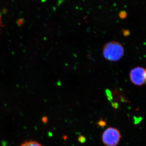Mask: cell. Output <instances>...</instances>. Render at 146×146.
Listing matches in <instances>:
<instances>
[{"instance_id": "7", "label": "cell", "mask_w": 146, "mask_h": 146, "mask_svg": "<svg viewBox=\"0 0 146 146\" xmlns=\"http://www.w3.org/2000/svg\"><path fill=\"white\" fill-rule=\"evenodd\" d=\"M127 16V13L125 11H122L120 12L119 16L121 18H125Z\"/></svg>"}, {"instance_id": "5", "label": "cell", "mask_w": 146, "mask_h": 146, "mask_svg": "<svg viewBox=\"0 0 146 146\" xmlns=\"http://www.w3.org/2000/svg\"><path fill=\"white\" fill-rule=\"evenodd\" d=\"M97 125H98V127H103L106 125V123L103 120L101 119L97 123Z\"/></svg>"}, {"instance_id": "6", "label": "cell", "mask_w": 146, "mask_h": 146, "mask_svg": "<svg viewBox=\"0 0 146 146\" xmlns=\"http://www.w3.org/2000/svg\"><path fill=\"white\" fill-rule=\"evenodd\" d=\"M86 138L84 136H80L78 137V141L80 143H85L86 141Z\"/></svg>"}, {"instance_id": "4", "label": "cell", "mask_w": 146, "mask_h": 146, "mask_svg": "<svg viewBox=\"0 0 146 146\" xmlns=\"http://www.w3.org/2000/svg\"><path fill=\"white\" fill-rule=\"evenodd\" d=\"M20 146H44L40 143L34 141H26L21 144Z\"/></svg>"}, {"instance_id": "3", "label": "cell", "mask_w": 146, "mask_h": 146, "mask_svg": "<svg viewBox=\"0 0 146 146\" xmlns=\"http://www.w3.org/2000/svg\"><path fill=\"white\" fill-rule=\"evenodd\" d=\"M131 82L134 85L141 86L146 84V68L137 66L129 73Z\"/></svg>"}, {"instance_id": "1", "label": "cell", "mask_w": 146, "mask_h": 146, "mask_svg": "<svg viewBox=\"0 0 146 146\" xmlns=\"http://www.w3.org/2000/svg\"><path fill=\"white\" fill-rule=\"evenodd\" d=\"M124 49L121 44L117 42H108L105 45L103 53L105 58L110 61H118L124 55Z\"/></svg>"}, {"instance_id": "2", "label": "cell", "mask_w": 146, "mask_h": 146, "mask_svg": "<svg viewBox=\"0 0 146 146\" xmlns=\"http://www.w3.org/2000/svg\"><path fill=\"white\" fill-rule=\"evenodd\" d=\"M122 135L116 128H107L102 135V140L106 146H117L119 143Z\"/></svg>"}, {"instance_id": "8", "label": "cell", "mask_w": 146, "mask_h": 146, "mask_svg": "<svg viewBox=\"0 0 146 146\" xmlns=\"http://www.w3.org/2000/svg\"><path fill=\"white\" fill-rule=\"evenodd\" d=\"M2 22L1 16L0 14V31H1V28L2 27Z\"/></svg>"}]
</instances>
